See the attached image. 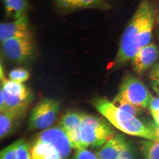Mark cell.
<instances>
[{
  "instance_id": "7a4b0ae2",
  "label": "cell",
  "mask_w": 159,
  "mask_h": 159,
  "mask_svg": "<svg viewBox=\"0 0 159 159\" xmlns=\"http://www.w3.org/2000/svg\"><path fill=\"white\" fill-rule=\"evenodd\" d=\"M93 104L97 111L118 129L131 135L158 141L152 130L134 115L104 98H96Z\"/></svg>"
},
{
  "instance_id": "4fadbf2b",
  "label": "cell",
  "mask_w": 159,
  "mask_h": 159,
  "mask_svg": "<svg viewBox=\"0 0 159 159\" xmlns=\"http://www.w3.org/2000/svg\"><path fill=\"white\" fill-rule=\"evenodd\" d=\"M32 145L24 139H20L1 151L0 159H31Z\"/></svg>"
},
{
  "instance_id": "6da1fadb",
  "label": "cell",
  "mask_w": 159,
  "mask_h": 159,
  "mask_svg": "<svg viewBox=\"0 0 159 159\" xmlns=\"http://www.w3.org/2000/svg\"><path fill=\"white\" fill-rule=\"evenodd\" d=\"M155 6L149 0H143L122 34L119 50L113 63L114 67L123 65L132 59L141 48L140 37L147 16Z\"/></svg>"
},
{
  "instance_id": "83f0119b",
  "label": "cell",
  "mask_w": 159,
  "mask_h": 159,
  "mask_svg": "<svg viewBox=\"0 0 159 159\" xmlns=\"http://www.w3.org/2000/svg\"></svg>"
},
{
  "instance_id": "9a60e30c",
  "label": "cell",
  "mask_w": 159,
  "mask_h": 159,
  "mask_svg": "<svg viewBox=\"0 0 159 159\" xmlns=\"http://www.w3.org/2000/svg\"><path fill=\"white\" fill-rule=\"evenodd\" d=\"M31 145V159H60L56 149L48 143L33 141Z\"/></svg>"
},
{
  "instance_id": "cb8c5ba5",
  "label": "cell",
  "mask_w": 159,
  "mask_h": 159,
  "mask_svg": "<svg viewBox=\"0 0 159 159\" xmlns=\"http://www.w3.org/2000/svg\"><path fill=\"white\" fill-rule=\"evenodd\" d=\"M57 6L63 9L71 10V0H54Z\"/></svg>"
},
{
  "instance_id": "277c9868",
  "label": "cell",
  "mask_w": 159,
  "mask_h": 159,
  "mask_svg": "<svg viewBox=\"0 0 159 159\" xmlns=\"http://www.w3.org/2000/svg\"><path fill=\"white\" fill-rule=\"evenodd\" d=\"M116 97L142 109L148 106L152 97L143 82L133 76H128L122 81Z\"/></svg>"
},
{
  "instance_id": "7402d4cb",
  "label": "cell",
  "mask_w": 159,
  "mask_h": 159,
  "mask_svg": "<svg viewBox=\"0 0 159 159\" xmlns=\"http://www.w3.org/2000/svg\"><path fill=\"white\" fill-rule=\"evenodd\" d=\"M74 159H98L97 154L93 153L85 148H81L77 149V151L74 154Z\"/></svg>"
},
{
  "instance_id": "e0dca14e",
  "label": "cell",
  "mask_w": 159,
  "mask_h": 159,
  "mask_svg": "<svg viewBox=\"0 0 159 159\" xmlns=\"http://www.w3.org/2000/svg\"><path fill=\"white\" fill-rule=\"evenodd\" d=\"M71 10L79 9H95L108 10L111 6L105 0H71Z\"/></svg>"
},
{
  "instance_id": "d4e9b609",
  "label": "cell",
  "mask_w": 159,
  "mask_h": 159,
  "mask_svg": "<svg viewBox=\"0 0 159 159\" xmlns=\"http://www.w3.org/2000/svg\"><path fill=\"white\" fill-rule=\"evenodd\" d=\"M151 77L153 80H159V63L154 67L151 73Z\"/></svg>"
},
{
  "instance_id": "8fae6325",
  "label": "cell",
  "mask_w": 159,
  "mask_h": 159,
  "mask_svg": "<svg viewBox=\"0 0 159 159\" xmlns=\"http://www.w3.org/2000/svg\"><path fill=\"white\" fill-rule=\"evenodd\" d=\"M158 48L150 43L141 48L132 59L134 71L138 74H143L156 61L159 57Z\"/></svg>"
},
{
  "instance_id": "ac0fdd59",
  "label": "cell",
  "mask_w": 159,
  "mask_h": 159,
  "mask_svg": "<svg viewBox=\"0 0 159 159\" xmlns=\"http://www.w3.org/2000/svg\"><path fill=\"white\" fill-rule=\"evenodd\" d=\"M141 150L145 158L159 159V141H142Z\"/></svg>"
},
{
  "instance_id": "ba28073f",
  "label": "cell",
  "mask_w": 159,
  "mask_h": 159,
  "mask_svg": "<svg viewBox=\"0 0 159 159\" xmlns=\"http://www.w3.org/2000/svg\"><path fill=\"white\" fill-rule=\"evenodd\" d=\"M33 141L48 143L59 154L60 159L67 158L73 148L65 130L61 126L48 129L38 134Z\"/></svg>"
},
{
  "instance_id": "2e32d148",
  "label": "cell",
  "mask_w": 159,
  "mask_h": 159,
  "mask_svg": "<svg viewBox=\"0 0 159 159\" xmlns=\"http://www.w3.org/2000/svg\"><path fill=\"white\" fill-rule=\"evenodd\" d=\"M7 16L18 18L26 14L29 8L28 0H2Z\"/></svg>"
},
{
  "instance_id": "5bb4252c",
  "label": "cell",
  "mask_w": 159,
  "mask_h": 159,
  "mask_svg": "<svg viewBox=\"0 0 159 159\" xmlns=\"http://www.w3.org/2000/svg\"><path fill=\"white\" fill-rule=\"evenodd\" d=\"M126 141L122 135H114L97 152L98 158L120 159Z\"/></svg>"
},
{
  "instance_id": "484cf974",
  "label": "cell",
  "mask_w": 159,
  "mask_h": 159,
  "mask_svg": "<svg viewBox=\"0 0 159 159\" xmlns=\"http://www.w3.org/2000/svg\"><path fill=\"white\" fill-rule=\"evenodd\" d=\"M148 126L152 130L159 141V125L156 123H150L148 124Z\"/></svg>"
},
{
  "instance_id": "30bf717a",
  "label": "cell",
  "mask_w": 159,
  "mask_h": 159,
  "mask_svg": "<svg viewBox=\"0 0 159 159\" xmlns=\"http://www.w3.org/2000/svg\"><path fill=\"white\" fill-rule=\"evenodd\" d=\"M81 113L70 111L66 113L60 121V126L66 132L73 148L78 149L83 146L80 135Z\"/></svg>"
},
{
  "instance_id": "5b68a950",
  "label": "cell",
  "mask_w": 159,
  "mask_h": 159,
  "mask_svg": "<svg viewBox=\"0 0 159 159\" xmlns=\"http://www.w3.org/2000/svg\"><path fill=\"white\" fill-rule=\"evenodd\" d=\"M5 57L14 62L23 63L31 60L35 53L32 36L9 39L1 42Z\"/></svg>"
},
{
  "instance_id": "d6986e66",
  "label": "cell",
  "mask_w": 159,
  "mask_h": 159,
  "mask_svg": "<svg viewBox=\"0 0 159 159\" xmlns=\"http://www.w3.org/2000/svg\"><path fill=\"white\" fill-rule=\"evenodd\" d=\"M9 77L11 80L21 83L29 79L30 74L26 69L18 67L10 71Z\"/></svg>"
},
{
  "instance_id": "3957f363",
  "label": "cell",
  "mask_w": 159,
  "mask_h": 159,
  "mask_svg": "<svg viewBox=\"0 0 159 159\" xmlns=\"http://www.w3.org/2000/svg\"><path fill=\"white\" fill-rule=\"evenodd\" d=\"M115 134L111 126L105 120L90 114L82 113L80 135L84 148L101 147Z\"/></svg>"
},
{
  "instance_id": "603a6c76",
  "label": "cell",
  "mask_w": 159,
  "mask_h": 159,
  "mask_svg": "<svg viewBox=\"0 0 159 159\" xmlns=\"http://www.w3.org/2000/svg\"><path fill=\"white\" fill-rule=\"evenodd\" d=\"M148 107H149L151 111L159 112V97H152Z\"/></svg>"
},
{
  "instance_id": "44dd1931",
  "label": "cell",
  "mask_w": 159,
  "mask_h": 159,
  "mask_svg": "<svg viewBox=\"0 0 159 159\" xmlns=\"http://www.w3.org/2000/svg\"><path fill=\"white\" fill-rule=\"evenodd\" d=\"M138 154L134 146L129 142L126 141L122 149L120 159H134L138 158Z\"/></svg>"
},
{
  "instance_id": "4316f807",
  "label": "cell",
  "mask_w": 159,
  "mask_h": 159,
  "mask_svg": "<svg viewBox=\"0 0 159 159\" xmlns=\"http://www.w3.org/2000/svg\"><path fill=\"white\" fill-rule=\"evenodd\" d=\"M156 21L157 24H159V10L157 14Z\"/></svg>"
},
{
  "instance_id": "7c38bea8",
  "label": "cell",
  "mask_w": 159,
  "mask_h": 159,
  "mask_svg": "<svg viewBox=\"0 0 159 159\" xmlns=\"http://www.w3.org/2000/svg\"><path fill=\"white\" fill-rule=\"evenodd\" d=\"M30 25L26 15L9 22L1 23L0 40L1 42L12 38L32 36Z\"/></svg>"
},
{
  "instance_id": "52a82bcc",
  "label": "cell",
  "mask_w": 159,
  "mask_h": 159,
  "mask_svg": "<svg viewBox=\"0 0 159 159\" xmlns=\"http://www.w3.org/2000/svg\"><path fill=\"white\" fill-rule=\"evenodd\" d=\"M0 94L4 98L5 111L23 104L31 103L33 99L32 92L25 85L6 79L1 80Z\"/></svg>"
},
{
  "instance_id": "ffe728a7",
  "label": "cell",
  "mask_w": 159,
  "mask_h": 159,
  "mask_svg": "<svg viewBox=\"0 0 159 159\" xmlns=\"http://www.w3.org/2000/svg\"><path fill=\"white\" fill-rule=\"evenodd\" d=\"M113 103L121 109L130 113L134 116L139 115L142 110L134 106L125 101L124 99H120L116 97H115L114 101H113Z\"/></svg>"
},
{
  "instance_id": "8992f818",
  "label": "cell",
  "mask_w": 159,
  "mask_h": 159,
  "mask_svg": "<svg viewBox=\"0 0 159 159\" xmlns=\"http://www.w3.org/2000/svg\"><path fill=\"white\" fill-rule=\"evenodd\" d=\"M60 109L56 100L44 99L32 109L29 118L28 130L34 131L48 128L54 122Z\"/></svg>"
},
{
  "instance_id": "9c48e42d",
  "label": "cell",
  "mask_w": 159,
  "mask_h": 159,
  "mask_svg": "<svg viewBox=\"0 0 159 159\" xmlns=\"http://www.w3.org/2000/svg\"><path fill=\"white\" fill-rule=\"evenodd\" d=\"M30 103H26L1 112L0 138L8 137L25 116Z\"/></svg>"
}]
</instances>
